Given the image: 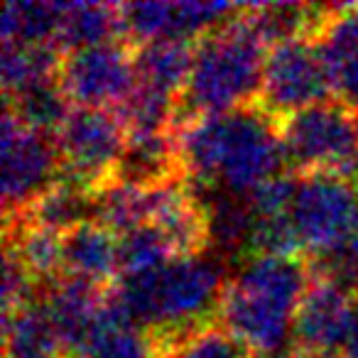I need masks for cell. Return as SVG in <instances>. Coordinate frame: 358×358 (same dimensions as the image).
<instances>
[{"mask_svg":"<svg viewBox=\"0 0 358 358\" xmlns=\"http://www.w3.org/2000/svg\"><path fill=\"white\" fill-rule=\"evenodd\" d=\"M309 280V258H253L226 280L216 317L255 358H273L294 329Z\"/></svg>","mask_w":358,"mask_h":358,"instance_id":"cell-1","label":"cell"},{"mask_svg":"<svg viewBox=\"0 0 358 358\" xmlns=\"http://www.w3.org/2000/svg\"><path fill=\"white\" fill-rule=\"evenodd\" d=\"M270 47L245 15V6L196 40L194 64L177 103V120L229 113L255 103Z\"/></svg>","mask_w":358,"mask_h":358,"instance_id":"cell-2","label":"cell"},{"mask_svg":"<svg viewBox=\"0 0 358 358\" xmlns=\"http://www.w3.org/2000/svg\"><path fill=\"white\" fill-rule=\"evenodd\" d=\"M226 287L224 268L206 255L177 258L152 273L128 275L113 282L120 304L135 327L162 334L214 322Z\"/></svg>","mask_w":358,"mask_h":358,"instance_id":"cell-3","label":"cell"},{"mask_svg":"<svg viewBox=\"0 0 358 358\" xmlns=\"http://www.w3.org/2000/svg\"><path fill=\"white\" fill-rule=\"evenodd\" d=\"M292 174L331 172L358 179V110L338 99L314 103L278 123Z\"/></svg>","mask_w":358,"mask_h":358,"instance_id":"cell-4","label":"cell"},{"mask_svg":"<svg viewBox=\"0 0 358 358\" xmlns=\"http://www.w3.org/2000/svg\"><path fill=\"white\" fill-rule=\"evenodd\" d=\"M285 164L278 123L258 103L221 113L216 187L231 194H250Z\"/></svg>","mask_w":358,"mask_h":358,"instance_id":"cell-5","label":"cell"},{"mask_svg":"<svg viewBox=\"0 0 358 358\" xmlns=\"http://www.w3.org/2000/svg\"><path fill=\"white\" fill-rule=\"evenodd\" d=\"M358 219V179L346 174H297L292 224L309 260H324L346 245Z\"/></svg>","mask_w":358,"mask_h":358,"instance_id":"cell-6","label":"cell"},{"mask_svg":"<svg viewBox=\"0 0 358 358\" xmlns=\"http://www.w3.org/2000/svg\"><path fill=\"white\" fill-rule=\"evenodd\" d=\"M62 174L89 194H96L118 177L125 152V125L115 110L74 106L57 130Z\"/></svg>","mask_w":358,"mask_h":358,"instance_id":"cell-7","label":"cell"},{"mask_svg":"<svg viewBox=\"0 0 358 358\" xmlns=\"http://www.w3.org/2000/svg\"><path fill=\"white\" fill-rule=\"evenodd\" d=\"M331 81L314 37L302 35L273 45L265 55L258 108L275 123L331 99Z\"/></svg>","mask_w":358,"mask_h":358,"instance_id":"cell-8","label":"cell"},{"mask_svg":"<svg viewBox=\"0 0 358 358\" xmlns=\"http://www.w3.org/2000/svg\"><path fill=\"white\" fill-rule=\"evenodd\" d=\"M62 174L55 135L40 133L3 110V214H20Z\"/></svg>","mask_w":358,"mask_h":358,"instance_id":"cell-9","label":"cell"},{"mask_svg":"<svg viewBox=\"0 0 358 358\" xmlns=\"http://www.w3.org/2000/svg\"><path fill=\"white\" fill-rule=\"evenodd\" d=\"M59 81L79 108L115 110L138 86L135 47L125 40L66 52Z\"/></svg>","mask_w":358,"mask_h":358,"instance_id":"cell-10","label":"cell"},{"mask_svg":"<svg viewBox=\"0 0 358 358\" xmlns=\"http://www.w3.org/2000/svg\"><path fill=\"white\" fill-rule=\"evenodd\" d=\"M353 294L356 292L343 287L341 282L312 268L309 287L294 314V351L338 353L348 317H351Z\"/></svg>","mask_w":358,"mask_h":358,"instance_id":"cell-11","label":"cell"},{"mask_svg":"<svg viewBox=\"0 0 358 358\" xmlns=\"http://www.w3.org/2000/svg\"><path fill=\"white\" fill-rule=\"evenodd\" d=\"M106 289L108 287H99L71 275H62L47 287L42 307L64 358H79L101 329Z\"/></svg>","mask_w":358,"mask_h":358,"instance_id":"cell-12","label":"cell"},{"mask_svg":"<svg viewBox=\"0 0 358 358\" xmlns=\"http://www.w3.org/2000/svg\"><path fill=\"white\" fill-rule=\"evenodd\" d=\"M334 99L358 110V3L327 6L314 32Z\"/></svg>","mask_w":358,"mask_h":358,"instance_id":"cell-13","label":"cell"},{"mask_svg":"<svg viewBox=\"0 0 358 358\" xmlns=\"http://www.w3.org/2000/svg\"><path fill=\"white\" fill-rule=\"evenodd\" d=\"M62 268L64 275L110 287L120 278L118 236L99 221H84L62 234Z\"/></svg>","mask_w":358,"mask_h":358,"instance_id":"cell-14","label":"cell"},{"mask_svg":"<svg viewBox=\"0 0 358 358\" xmlns=\"http://www.w3.org/2000/svg\"><path fill=\"white\" fill-rule=\"evenodd\" d=\"M194 50L196 40H155L135 47L138 84L179 101L189 81Z\"/></svg>","mask_w":358,"mask_h":358,"instance_id":"cell-15","label":"cell"},{"mask_svg":"<svg viewBox=\"0 0 358 358\" xmlns=\"http://www.w3.org/2000/svg\"><path fill=\"white\" fill-rule=\"evenodd\" d=\"M125 40L118 3H62L57 47L62 52Z\"/></svg>","mask_w":358,"mask_h":358,"instance_id":"cell-16","label":"cell"},{"mask_svg":"<svg viewBox=\"0 0 358 358\" xmlns=\"http://www.w3.org/2000/svg\"><path fill=\"white\" fill-rule=\"evenodd\" d=\"M86 214H94V194H89L69 179L59 177L32 204H27L20 214L10 216L6 221H22V224L42 226V229L64 234V231L74 229L76 224L91 221V216Z\"/></svg>","mask_w":358,"mask_h":358,"instance_id":"cell-17","label":"cell"},{"mask_svg":"<svg viewBox=\"0 0 358 358\" xmlns=\"http://www.w3.org/2000/svg\"><path fill=\"white\" fill-rule=\"evenodd\" d=\"M6 245L17 255L35 285L50 287L64 275L62 268V234L22 221H6Z\"/></svg>","mask_w":358,"mask_h":358,"instance_id":"cell-18","label":"cell"},{"mask_svg":"<svg viewBox=\"0 0 358 358\" xmlns=\"http://www.w3.org/2000/svg\"><path fill=\"white\" fill-rule=\"evenodd\" d=\"M6 108L13 110L17 120L27 128L57 135V130L64 125L74 103L66 96L59 76H55V79L37 81V84L25 86L17 94L6 96Z\"/></svg>","mask_w":358,"mask_h":358,"instance_id":"cell-19","label":"cell"},{"mask_svg":"<svg viewBox=\"0 0 358 358\" xmlns=\"http://www.w3.org/2000/svg\"><path fill=\"white\" fill-rule=\"evenodd\" d=\"M64 52L57 45H3V91L13 96L25 86L59 76Z\"/></svg>","mask_w":358,"mask_h":358,"instance_id":"cell-20","label":"cell"},{"mask_svg":"<svg viewBox=\"0 0 358 358\" xmlns=\"http://www.w3.org/2000/svg\"><path fill=\"white\" fill-rule=\"evenodd\" d=\"M62 3H6L3 45H57Z\"/></svg>","mask_w":358,"mask_h":358,"instance_id":"cell-21","label":"cell"},{"mask_svg":"<svg viewBox=\"0 0 358 358\" xmlns=\"http://www.w3.org/2000/svg\"><path fill=\"white\" fill-rule=\"evenodd\" d=\"M162 336L167 341L169 358H255L253 351L216 319Z\"/></svg>","mask_w":358,"mask_h":358,"instance_id":"cell-22","label":"cell"},{"mask_svg":"<svg viewBox=\"0 0 358 358\" xmlns=\"http://www.w3.org/2000/svg\"><path fill=\"white\" fill-rule=\"evenodd\" d=\"M79 358H169L159 331L143 327H101Z\"/></svg>","mask_w":358,"mask_h":358,"instance_id":"cell-23","label":"cell"},{"mask_svg":"<svg viewBox=\"0 0 358 358\" xmlns=\"http://www.w3.org/2000/svg\"><path fill=\"white\" fill-rule=\"evenodd\" d=\"M206 211H209L211 245L221 248L224 253H245L255 224L248 196L226 192L216 196L214 204L206 206Z\"/></svg>","mask_w":358,"mask_h":358,"instance_id":"cell-24","label":"cell"},{"mask_svg":"<svg viewBox=\"0 0 358 358\" xmlns=\"http://www.w3.org/2000/svg\"><path fill=\"white\" fill-rule=\"evenodd\" d=\"M177 260V253L157 226L148 224L118 236V270L120 278L143 275Z\"/></svg>","mask_w":358,"mask_h":358,"instance_id":"cell-25","label":"cell"},{"mask_svg":"<svg viewBox=\"0 0 358 358\" xmlns=\"http://www.w3.org/2000/svg\"><path fill=\"white\" fill-rule=\"evenodd\" d=\"M35 282L10 248H3V319L30 307L35 299Z\"/></svg>","mask_w":358,"mask_h":358,"instance_id":"cell-26","label":"cell"},{"mask_svg":"<svg viewBox=\"0 0 358 358\" xmlns=\"http://www.w3.org/2000/svg\"><path fill=\"white\" fill-rule=\"evenodd\" d=\"M317 273L327 275V278L341 282L351 292H358V219L353 226L351 236H348L346 245L338 253L329 255L324 260H309Z\"/></svg>","mask_w":358,"mask_h":358,"instance_id":"cell-27","label":"cell"},{"mask_svg":"<svg viewBox=\"0 0 358 358\" xmlns=\"http://www.w3.org/2000/svg\"><path fill=\"white\" fill-rule=\"evenodd\" d=\"M338 356L341 358H358V292L353 294L351 317H348L346 334H343L341 346H338Z\"/></svg>","mask_w":358,"mask_h":358,"instance_id":"cell-28","label":"cell"}]
</instances>
